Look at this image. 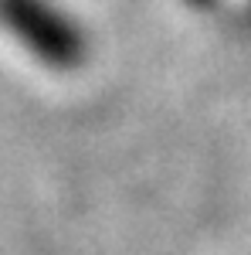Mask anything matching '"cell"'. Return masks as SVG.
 <instances>
[{
    "mask_svg": "<svg viewBox=\"0 0 251 255\" xmlns=\"http://www.w3.org/2000/svg\"><path fill=\"white\" fill-rule=\"evenodd\" d=\"M0 24L51 68H78L85 58V38L51 0H0Z\"/></svg>",
    "mask_w": 251,
    "mask_h": 255,
    "instance_id": "6da1fadb",
    "label": "cell"
},
{
    "mask_svg": "<svg viewBox=\"0 0 251 255\" xmlns=\"http://www.w3.org/2000/svg\"><path fill=\"white\" fill-rule=\"evenodd\" d=\"M197 3H204V0H197Z\"/></svg>",
    "mask_w": 251,
    "mask_h": 255,
    "instance_id": "7a4b0ae2",
    "label": "cell"
}]
</instances>
